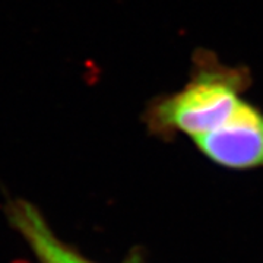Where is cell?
Returning <instances> with one entry per match:
<instances>
[{
	"instance_id": "cell-1",
	"label": "cell",
	"mask_w": 263,
	"mask_h": 263,
	"mask_svg": "<svg viewBox=\"0 0 263 263\" xmlns=\"http://www.w3.org/2000/svg\"><path fill=\"white\" fill-rule=\"evenodd\" d=\"M252 84L249 67L226 65L214 51L197 48L187 82L149 100L142 122L151 136L161 141H173L179 135L193 141L224 122Z\"/></svg>"
},
{
	"instance_id": "cell-2",
	"label": "cell",
	"mask_w": 263,
	"mask_h": 263,
	"mask_svg": "<svg viewBox=\"0 0 263 263\" xmlns=\"http://www.w3.org/2000/svg\"><path fill=\"white\" fill-rule=\"evenodd\" d=\"M192 142L218 167L263 168V110L245 98L219 126Z\"/></svg>"
},
{
	"instance_id": "cell-3",
	"label": "cell",
	"mask_w": 263,
	"mask_h": 263,
	"mask_svg": "<svg viewBox=\"0 0 263 263\" xmlns=\"http://www.w3.org/2000/svg\"><path fill=\"white\" fill-rule=\"evenodd\" d=\"M6 218L38 263H97L63 241L41 211L28 200H10L6 205ZM123 263H145V259L141 252H132Z\"/></svg>"
}]
</instances>
